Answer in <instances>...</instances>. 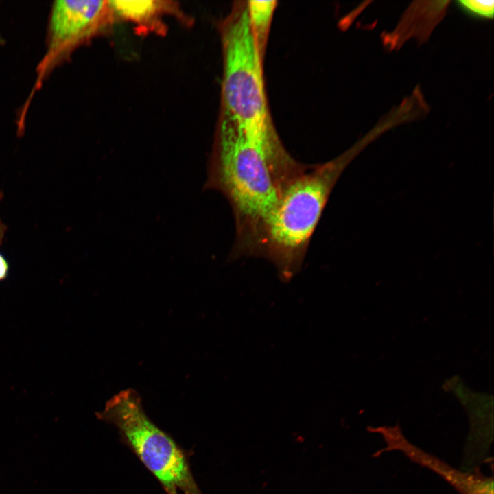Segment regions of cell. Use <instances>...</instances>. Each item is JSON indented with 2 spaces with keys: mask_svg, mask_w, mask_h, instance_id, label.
<instances>
[{
  "mask_svg": "<svg viewBox=\"0 0 494 494\" xmlns=\"http://www.w3.org/2000/svg\"><path fill=\"white\" fill-rule=\"evenodd\" d=\"M307 167L290 156L274 130L248 132L222 115L207 183L233 209L235 256L253 253L283 192Z\"/></svg>",
  "mask_w": 494,
  "mask_h": 494,
  "instance_id": "cell-1",
  "label": "cell"
},
{
  "mask_svg": "<svg viewBox=\"0 0 494 494\" xmlns=\"http://www.w3.org/2000/svg\"><path fill=\"white\" fill-rule=\"evenodd\" d=\"M344 162L336 159L308 167L283 192L266 222L254 255L268 259L288 280L301 268Z\"/></svg>",
  "mask_w": 494,
  "mask_h": 494,
  "instance_id": "cell-2",
  "label": "cell"
},
{
  "mask_svg": "<svg viewBox=\"0 0 494 494\" xmlns=\"http://www.w3.org/2000/svg\"><path fill=\"white\" fill-rule=\"evenodd\" d=\"M224 115L249 132L267 133L272 126L264 89L262 60L250 26L246 1L234 5L221 29Z\"/></svg>",
  "mask_w": 494,
  "mask_h": 494,
  "instance_id": "cell-3",
  "label": "cell"
},
{
  "mask_svg": "<svg viewBox=\"0 0 494 494\" xmlns=\"http://www.w3.org/2000/svg\"><path fill=\"white\" fill-rule=\"evenodd\" d=\"M101 417L114 423L145 467L169 494L182 490L199 494L185 455L174 440L146 415L136 391L128 389L113 397Z\"/></svg>",
  "mask_w": 494,
  "mask_h": 494,
  "instance_id": "cell-4",
  "label": "cell"
},
{
  "mask_svg": "<svg viewBox=\"0 0 494 494\" xmlns=\"http://www.w3.org/2000/svg\"><path fill=\"white\" fill-rule=\"evenodd\" d=\"M112 16L108 1H54L49 16L46 51L37 67L31 95L74 50L100 33Z\"/></svg>",
  "mask_w": 494,
  "mask_h": 494,
  "instance_id": "cell-5",
  "label": "cell"
},
{
  "mask_svg": "<svg viewBox=\"0 0 494 494\" xmlns=\"http://www.w3.org/2000/svg\"><path fill=\"white\" fill-rule=\"evenodd\" d=\"M373 431L379 433L386 444L379 453L392 450L401 451L412 462L440 475L460 494H493L492 477H486L478 470L472 473L454 469L408 441L399 427H378Z\"/></svg>",
  "mask_w": 494,
  "mask_h": 494,
  "instance_id": "cell-6",
  "label": "cell"
},
{
  "mask_svg": "<svg viewBox=\"0 0 494 494\" xmlns=\"http://www.w3.org/2000/svg\"><path fill=\"white\" fill-rule=\"evenodd\" d=\"M448 3V1H426V5L410 6L385 43L394 47L410 37L423 40L443 17Z\"/></svg>",
  "mask_w": 494,
  "mask_h": 494,
  "instance_id": "cell-7",
  "label": "cell"
},
{
  "mask_svg": "<svg viewBox=\"0 0 494 494\" xmlns=\"http://www.w3.org/2000/svg\"><path fill=\"white\" fill-rule=\"evenodd\" d=\"M113 16L132 22L145 30H163L161 18L167 14L180 16L176 3L169 1H108Z\"/></svg>",
  "mask_w": 494,
  "mask_h": 494,
  "instance_id": "cell-8",
  "label": "cell"
},
{
  "mask_svg": "<svg viewBox=\"0 0 494 494\" xmlns=\"http://www.w3.org/2000/svg\"><path fill=\"white\" fill-rule=\"evenodd\" d=\"M276 1L272 0H250L246 1L250 26L258 49L262 58L268 40L272 19L276 8Z\"/></svg>",
  "mask_w": 494,
  "mask_h": 494,
  "instance_id": "cell-9",
  "label": "cell"
},
{
  "mask_svg": "<svg viewBox=\"0 0 494 494\" xmlns=\"http://www.w3.org/2000/svg\"><path fill=\"white\" fill-rule=\"evenodd\" d=\"M457 8L466 15L478 19L493 17L494 1L461 0L455 2Z\"/></svg>",
  "mask_w": 494,
  "mask_h": 494,
  "instance_id": "cell-10",
  "label": "cell"
},
{
  "mask_svg": "<svg viewBox=\"0 0 494 494\" xmlns=\"http://www.w3.org/2000/svg\"><path fill=\"white\" fill-rule=\"evenodd\" d=\"M8 270V263L4 257L0 254V280L3 279Z\"/></svg>",
  "mask_w": 494,
  "mask_h": 494,
  "instance_id": "cell-11",
  "label": "cell"
},
{
  "mask_svg": "<svg viewBox=\"0 0 494 494\" xmlns=\"http://www.w3.org/2000/svg\"><path fill=\"white\" fill-rule=\"evenodd\" d=\"M5 231V226L1 222V221L0 220V245L2 242Z\"/></svg>",
  "mask_w": 494,
  "mask_h": 494,
  "instance_id": "cell-12",
  "label": "cell"
}]
</instances>
